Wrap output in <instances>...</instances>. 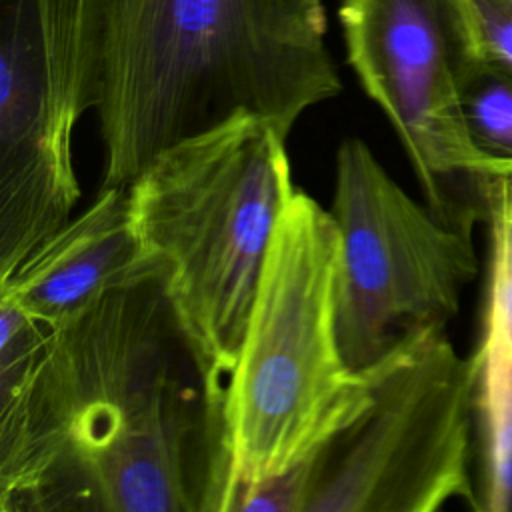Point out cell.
<instances>
[{"label":"cell","mask_w":512,"mask_h":512,"mask_svg":"<svg viewBox=\"0 0 512 512\" xmlns=\"http://www.w3.org/2000/svg\"><path fill=\"white\" fill-rule=\"evenodd\" d=\"M340 90L324 0H104L100 188L240 114L290 136Z\"/></svg>","instance_id":"7a4b0ae2"},{"label":"cell","mask_w":512,"mask_h":512,"mask_svg":"<svg viewBox=\"0 0 512 512\" xmlns=\"http://www.w3.org/2000/svg\"><path fill=\"white\" fill-rule=\"evenodd\" d=\"M460 104L468 136L494 178H512V68L464 52Z\"/></svg>","instance_id":"8fae6325"},{"label":"cell","mask_w":512,"mask_h":512,"mask_svg":"<svg viewBox=\"0 0 512 512\" xmlns=\"http://www.w3.org/2000/svg\"><path fill=\"white\" fill-rule=\"evenodd\" d=\"M340 232L302 190L286 202L210 432L202 512L322 450L370 404L338 338Z\"/></svg>","instance_id":"277c9868"},{"label":"cell","mask_w":512,"mask_h":512,"mask_svg":"<svg viewBox=\"0 0 512 512\" xmlns=\"http://www.w3.org/2000/svg\"><path fill=\"white\" fill-rule=\"evenodd\" d=\"M202 380L142 270L58 324L0 296V510L202 512Z\"/></svg>","instance_id":"6da1fadb"},{"label":"cell","mask_w":512,"mask_h":512,"mask_svg":"<svg viewBox=\"0 0 512 512\" xmlns=\"http://www.w3.org/2000/svg\"><path fill=\"white\" fill-rule=\"evenodd\" d=\"M362 374L370 404L324 446L308 512H436L452 500L480 510L476 352L462 356L446 324H428Z\"/></svg>","instance_id":"5b68a950"},{"label":"cell","mask_w":512,"mask_h":512,"mask_svg":"<svg viewBox=\"0 0 512 512\" xmlns=\"http://www.w3.org/2000/svg\"><path fill=\"white\" fill-rule=\"evenodd\" d=\"M286 140L270 120L240 114L160 150L126 186L138 262L158 278L196 362L208 436L296 190Z\"/></svg>","instance_id":"3957f363"},{"label":"cell","mask_w":512,"mask_h":512,"mask_svg":"<svg viewBox=\"0 0 512 512\" xmlns=\"http://www.w3.org/2000/svg\"><path fill=\"white\" fill-rule=\"evenodd\" d=\"M346 58L390 120L426 206L472 232L496 180L460 104L464 32L454 0H342Z\"/></svg>","instance_id":"ba28073f"},{"label":"cell","mask_w":512,"mask_h":512,"mask_svg":"<svg viewBox=\"0 0 512 512\" xmlns=\"http://www.w3.org/2000/svg\"><path fill=\"white\" fill-rule=\"evenodd\" d=\"M486 222L492 236V262L484 328L496 336L512 360V178L492 182Z\"/></svg>","instance_id":"7c38bea8"},{"label":"cell","mask_w":512,"mask_h":512,"mask_svg":"<svg viewBox=\"0 0 512 512\" xmlns=\"http://www.w3.org/2000/svg\"><path fill=\"white\" fill-rule=\"evenodd\" d=\"M142 270L126 186H108L0 280V296L40 322L58 324Z\"/></svg>","instance_id":"9c48e42d"},{"label":"cell","mask_w":512,"mask_h":512,"mask_svg":"<svg viewBox=\"0 0 512 512\" xmlns=\"http://www.w3.org/2000/svg\"><path fill=\"white\" fill-rule=\"evenodd\" d=\"M104 0H0V280L72 218L74 128L100 100Z\"/></svg>","instance_id":"8992f818"},{"label":"cell","mask_w":512,"mask_h":512,"mask_svg":"<svg viewBox=\"0 0 512 512\" xmlns=\"http://www.w3.org/2000/svg\"><path fill=\"white\" fill-rule=\"evenodd\" d=\"M330 212L340 232L338 338L352 370L458 314L478 272L472 232L416 202L360 138L338 146Z\"/></svg>","instance_id":"52a82bcc"},{"label":"cell","mask_w":512,"mask_h":512,"mask_svg":"<svg viewBox=\"0 0 512 512\" xmlns=\"http://www.w3.org/2000/svg\"><path fill=\"white\" fill-rule=\"evenodd\" d=\"M476 382V442L482 484L480 510L512 512V360L492 332L482 328L474 350Z\"/></svg>","instance_id":"30bf717a"},{"label":"cell","mask_w":512,"mask_h":512,"mask_svg":"<svg viewBox=\"0 0 512 512\" xmlns=\"http://www.w3.org/2000/svg\"><path fill=\"white\" fill-rule=\"evenodd\" d=\"M468 54L512 68V0H454Z\"/></svg>","instance_id":"4fadbf2b"}]
</instances>
